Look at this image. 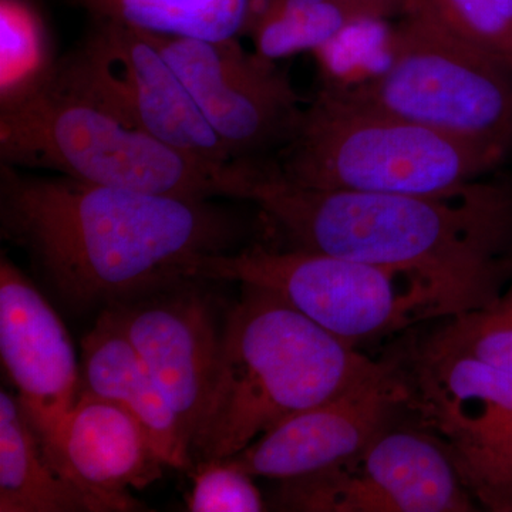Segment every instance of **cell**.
<instances>
[{"label": "cell", "mask_w": 512, "mask_h": 512, "mask_svg": "<svg viewBox=\"0 0 512 512\" xmlns=\"http://www.w3.org/2000/svg\"><path fill=\"white\" fill-rule=\"evenodd\" d=\"M187 279L107 306L170 404L190 444L220 357L222 326L207 295Z\"/></svg>", "instance_id": "cell-13"}, {"label": "cell", "mask_w": 512, "mask_h": 512, "mask_svg": "<svg viewBox=\"0 0 512 512\" xmlns=\"http://www.w3.org/2000/svg\"><path fill=\"white\" fill-rule=\"evenodd\" d=\"M43 441L63 470L111 512L146 510L130 490L156 483L167 466L136 417L83 390L52 439Z\"/></svg>", "instance_id": "cell-15"}, {"label": "cell", "mask_w": 512, "mask_h": 512, "mask_svg": "<svg viewBox=\"0 0 512 512\" xmlns=\"http://www.w3.org/2000/svg\"><path fill=\"white\" fill-rule=\"evenodd\" d=\"M336 92L511 156V67L444 28L421 0H410L394 22L387 69L369 82Z\"/></svg>", "instance_id": "cell-6"}, {"label": "cell", "mask_w": 512, "mask_h": 512, "mask_svg": "<svg viewBox=\"0 0 512 512\" xmlns=\"http://www.w3.org/2000/svg\"><path fill=\"white\" fill-rule=\"evenodd\" d=\"M234 160L274 157L295 134L301 99L281 67L222 42L150 35Z\"/></svg>", "instance_id": "cell-11"}, {"label": "cell", "mask_w": 512, "mask_h": 512, "mask_svg": "<svg viewBox=\"0 0 512 512\" xmlns=\"http://www.w3.org/2000/svg\"><path fill=\"white\" fill-rule=\"evenodd\" d=\"M50 76L128 126L211 163L234 158L202 116L171 64L140 30L96 18Z\"/></svg>", "instance_id": "cell-8"}, {"label": "cell", "mask_w": 512, "mask_h": 512, "mask_svg": "<svg viewBox=\"0 0 512 512\" xmlns=\"http://www.w3.org/2000/svg\"><path fill=\"white\" fill-rule=\"evenodd\" d=\"M0 231L82 312L194 279L204 256L237 251L245 225L210 200L30 177L2 163Z\"/></svg>", "instance_id": "cell-2"}, {"label": "cell", "mask_w": 512, "mask_h": 512, "mask_svg": "<svg viewBox=\"0 0 512 512\" xmlns=\"http://www.w3.org/2000/svg\"><path fill=\"white\" fill-rule=\"evenodd\" d=\"M53 64L45 25L29 0H0V104L39 86Z\"/></svg>", "instance_id": "cell-20"}, {"label": "cell", "mask_w": 512, "mask_h": 512, "mask_svg": "<svg viewBox=\"0 0 512 512\" xmlns=\"http://www.w3.org/2000/svg\"><path fill=\"white\" fill-rule=\"evenodd\" d=\"M409 409L446 448L490 510L512 512V372L471 357L417 350Z\"/></svg>", "instance_id": "cell-9"}, {"label": "cell", "mask_w": 512, "mask_h": 512, "mask_svg": "<svg viewBox=\"0 0 512 512\" xmlns=\"http://www.w3.org/2000/svg\"><path fill=\"white\" fill-rule=\"evenodd\" d=\"M0 355L18 400L42 439H52L80 390L69 332L36 286L2 255Z\"/></svg>", "instance_id": "cell-14"}, {"label": "cell", "mask_w": 512, "mask_h": 512, "mask_svg": "<svg viewBox=\"0 0 512 512\" xmlns=\"http://www.w3.org/2000/svg\"><path fill=\"white\" fill-rule=\"evenodd\" d=\"M444 28L512 69V0H421Z\"/></svg>", "instance_id": "cell-23"}, {"label": "cell", "mask_w": 512, "mask_h": 512, "mask_svg": "<svg viewBox=\"0 0 512 512\" xmlns=\"http://www.w3.org/2000/svg\"><path fill=\"white\" fill-rule=\"evenodd\" d=\"M80 390L127 410L147 430L164 463L190 473V444L177 416L109 309L84 336Z\"/></svg>", "instance_id": "cell-16"}, {"label": "cell", "mask_w": 512, "mask_h": 512, "mask_svg": "<svg viewBox=\"0 0 512 512\" xmlns=\"http://www.w3.org/2000/svg\"><path fill=\"white\" fill-rule=\"evenodd\" d=\"M0 512H111L46 447L18 397L0 392Z\"/></svg>", "instance_id": "cell-17"}, {"label": "cell", "mask_w": 512, "mask_h": 512, "mask_svg": "<svg viewBox=\"0 0 512 512\" xmlns=\"http://www.w3.org/2000/svg\"><path fill=\"white\" fill-rule=\"evenodd\" d=\"M448 319L421 348L471 357L512 372V279L491 305Z\"/></svg>", "instance_id": "cell-22"}, {"label": "cell", "mask_w": 512, "mask_h": 512, "mask_svg": "<svg viewBox=\"0 0 512 512\" xmlns=\"http://www.w3.org/2000/svg\"><path fill=\"white\" fill-rule=\"evenodd\" d=\"M359 16L340 0H269L248 36L255 52L278 62L322 49Z\"/></svg>", "instance_id": "cell-19"}, {"label": "cell", "mask_w": 512, "mask_h": 512, "mask_svg": "<svg viewBox=\"0 0 512 512\" xmlns=\"http://www.w3.org/2000/svg\"><path fill=\"white\" fill-rule=\"evenodd\" d=\"M359 16L396 20L406 12L410 0H340Z\"/></svg>", "instance_id": "cell-25"}, {"label": "cell", "mask_w": 512, "mask_h": 512, "mask_svg": "<svg viewBox=\"0 0 512 512\" xmlns=\"http://www.w3.org/2000/svg\"><path fill=\"white\" fill-rule=\"evenodd\" d=\"M272 158L289 183L325 190L448 198L507 158L322 87Z\"/></svg>", "instance_id": "cell-5"}, {"label": "cell", "mask_w": 512, "mask_h": 512, "mask_svg": "<svg viewBox=\"0 0 512 512\" xmlns=\"http://www.w3.org/2000/svg\"><path fill=\"white\" fill-rule=\"evenodd\" d=\"M274 505L301 512L476 511L443 444L392 427L348 460L281 480Z\"/></svg>", "instance_id": "cell-10"}, {"label": "cell", "mask_w": 512, "mask_h": 512, "mask_svg": "<svg viewBox=\"0 0 512 512\" xmlns=\"http://www.w3.org/2000/svg\"><path fill=\"white\" fill-rule=\"evenodd\" d=\"M244 201L285 247L377 266L410 279L440 318L485 308L512 279V187L480 184L434 198L302 187L272 158L251 160Z\"/></svg>", "instance_id": "cell-1"}, {"label": "cell", "mask_w": 512, "mask_h": 512, "mask_svg": "<svg viewBox=\"0 0 512 512\" xmlns=\"http://www.w3.org/2000/svg\"><path fill=\"white\" fill-rule=\"evenodd\" d=\"M410 384L396 362H383L348 389L293 414L227 458L252 477L288 480L356 456L393 417L409 409Z\"/></svg>", "instance_id": "cell-12"}, {"label": "cell", "mask_w": 512, "mask_h": 512, "mask_svg": "<svg viewBox=\"0 0 512 512\" xmlns=\"http://www.w3.org/2000/svg\"><path fill=\"white\" fill-rule=\"evenodd\" d=\"M396 20L357 18L313 55L322 87L346 90L382 74L392 60Z\"/></svg>", "instance_id": "cell-21"}, {"label": "cell", "mask_w": 512, "mask_h": 512, "mask_svg": "<svg viewBox=\"0 0 512 512\" xmlns=\"http://www.w3.org/2000/svg\"><path fill=\"white\" fill-rule=\"evenodd\" d=\"M96 18L150 35L222 42L248 35L269 0H82Z\"/></svg>", "instance_id": "cell-18"}, {"label": "cell", "mask_w": 512, "mask_h": 512, "mask_svg": "<svg viewBox=\"0 0 512 512\" xmlns=\"http://www.w3.org/2000/svg\"><path fill=\"white\" fill-rule=\"evenodd\" d=\"M192 488L187 498L192 512H259L265 510L261 491L252 476L228 460L195 464Z\"/></svg>", "instance_id": "cell-24"}, {"label": "cell", "mask_w": 512, "mask_h": 512, "mask_svg": "<svg viewBox=\"0 0 512 512\" xmlns=\"http://www.w3.org/2000/svg\"><path fill=\"white\" fill-rule=\"evenodd\" d=\"M0 158L84 183L197 200H242L247 177V161L217 164L183 153L66 89L50 73L0 107Z\"/></svg>", "instance_id": "cell-4"}, {"label": "cell", "mask_w": 512, "mask_h": 512, "mask_svg": "<svg viewBox=\"0 0 512 512\" xmlns=\"http://www.w3.org/2000/svg\"><path fill=\"white\" fill-rule=\"evenodd\" d=\"M194 279L237 282L274 292L352 346L440 318L430 296L410 279L302 249L254 244L204 256L195 265Z\"/></svg>", "instance_id": "cell-7"}, {"label": "cell", "mask_w": 512, "mask_h": 512, "mask_svg": "<svg viewBox=\"0 0 512 512\" xmlns=\"http://www.w3.org/2000/svg\"><path fill=\"white\" fill-rule=\"evenodd\" d=\"M191 441L192 468L227 460L293 414L325 402L379 362L320 328L274 292L241 285Z\"/></svg>", "instance_id": "cell-3"}]
</instances>
